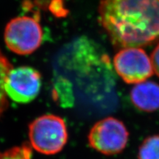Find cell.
Masks as SVG:
<instances>
[{
  "instance_id": "cell-1",
  "label": "cell",
  "mask_w": 159,
  "mask_h": 159,
  "mask_svg": "<svg viewBox=\"0 0 159 159\" xmlns=\"http://www.w3.org/2000/svg\"><path fill=\"white\" fill-rule=\"evenodd\" d=\"M99 21L115 47L149 45L159 39V0H101Z\"/></svg>"
},
{
  "instance_id": "cell-2",
  "label": "cell",
  "mask_w": 159,
  "mask_h": 159,
  "mask_svg": "<svg viewBox=\"0 0 159 159\" xmlns=\"http://www.w3.org/2000/svg\"><path fill=\"white\" fill-rule=\"evenodd\" d=\"M31 146L41 153L53 155L64 148L68 139L64 120L52 114L43 115L30 125Z\"/></svg>"
},
{
  "instance_id": "cell-3",
  "label": "cell",
  "mask_w": 159,
  "mask_h": 159,
  "mask_svg": "<svg viewBox=\"0 0 159 159\" xmlns=\"http://www.w3.org/2000/svg\"><path fill=\"white\" fill-rule=\"evenodd\" d=\"M40 16H21L12 19L6 26L5 41L12 52L19 55H29L35 52L42 42L43 32Z\"/></svg>"
},
{
  "instance_id": "cell-4",
  "label": "cell",
  "mask_w": 159,
  "mask_h": 159,
  "mask_svg": "<svg viewBox=\"0 0 159 159\" xmlns=\"http://www.w3.org/2000/svg\"><path fill=\"white\" fill-rule=\"evenodd\" d=\"M129 134L119 119L108 117L97 122L89 134V145L101 153L111 156L124 150Z\"/></svg>"
},
{
  "instance_id": "cell-5",
  "label": "cell",
  "mask_w": 159,
  "mask_h": 159,
  "mask_svg": "<svg viewBox=\"0 0 159 159\" xmlns=\"http://www.w3.org/2000/svg\"><path fill=\"white\" fill-rule=\"evenodd\" d=\"M116 73L129 84L146 81L153 74L151 60L144 50L137 47L121 49L114 58Z\"/></svg>"
},
{
  "instance_id": "cell-6",
  "label": "cell",
  "mask_w": 159,
  "mask_h": 159,
  "mask_svg": "<svg viewBox=\"0 0 159 159\" xmlns=\"http://www.w3.org/2000/svg\"><path fill=\"white\" fill-rule=\"evenodd\" d=\"M41 77L35 69L20 66L11 69L5 80V90L7 96L19 103H28L39 94Z\"/></svg>"
},
{
  "instance_id": "cell-7",
  "label": "cell",
  "mask_w": 159,
  "mask_h": 159,
  "mask_svg": "<svg viewBox=\"0 0 159 159\" xmlns=\"http://www.w3.org/2000/svg\"><path fill=\"white\" fill-rule=\"evenodd\" d=\"M134 105L144 112H153L159 108V85L152 81L137 83L130 91Z\"/></svg>"
},
{
  "instance_id": "cell-8",
  "label": "cell",
  "mask_w": 159,
  "mask_h": 159,
  "mask_svg": "<svg viewBox=\"0 0 159 159\" xmlns=\"http://www.w3.org/2000/svg\"><path fill=\"white\" fill-rule=\"evenodd\" d=\"M139 159H159V135L148 137L141 144Z\"/></svg>"
},
{
  "instance_id": "cell-9",
  "label": "cell",
  "mask_w": 159,
  "mask_h": 159,
  "mask_svg": "<svg viewBox=\"0 0 159 159\" xmlns=\"http://www.w3.org/2000/svg\"><path fill=\"white\" fill-rule=\"evenodd\" d=\"M12 69V65L0 51V116L6 110L7 101L5 90V80L9 71Z\"/></svg>"
},
{
  "instance_id": "cell-10",
  "label": "cell",
  "mask_w": 159,
  "mask_h": 159,
  "mask_svg": "<svg viewBox=\"0 0 159 159\" xmlns=\"http://www.w3.org/2000/svg\"><path fill=\"white\" fill-rule=\"evenodd\" d=\"M0 159H32L31 148L27 144L0 152Z\"/></svg>"
},
{
  "instance_id": "cell-11",
  "label": "cell",
  "mask_w": 159,
  "mask_h": 159,
  "mask_svg": "<svg viewBox=\"0 0 159 159\" xmlns=\"http://www.w3.org/2000/svg\"><path fill=\"white\" fill-rule=\"evenodd\" d=\"M150 60L153 71H155L157 76L159 77V43L152 52Z\"/></svg>"
},
{
  "instance_id": "cell-12",
  "label": "cell",
  "mask_w": 159,
  "mask_h": 159,
  "mask_svg": "<svg viewBox=\"0 0 159 159\" xmlns=\"http://www.w3.org/2000/svg\"><path fill=\"white\" fill-rule=\"evenodd\" d=\"M52 0H35V2L38 6H40L41 7H44L47 5H49V3Z\"/></svg>"
}]
</instances>
